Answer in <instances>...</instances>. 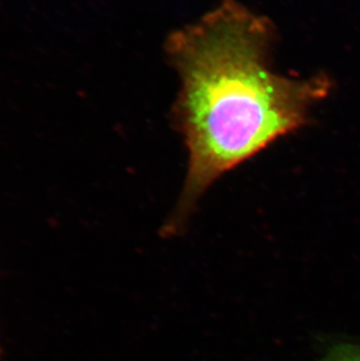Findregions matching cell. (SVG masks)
I'll return each instance as SVG.
<instances>
[{
  "instance_id": "obj_1",
  "label": "cell",
  "mask_w": 360,
  "mask_h": 361,
  "mask_svg": "<svg viewBox=\"0 0 360 361\" xmlns=\"http://www.w3.org/2000/svg\"><path fill=\"white\" fill-rule=\"evenodd\" d=\"M272 37L265 18L226 0L169 38L167 53L181 81L174 114L188 167L177 204L160 229L164 238L184 232L215 180L301 129L328 95L324 76L288 79L270 71Z\"/></svg>"
},
{
  "instance_id": "obj_2",
  "label": "cell",
  "mask_w": 360,
  "mask_h": 361,
  "mask_svg": "<svg viewBox=\"0 0 360 361\" xmlns=\"http://www.w3.org/2000/svg\"><path fill=\"white\" fill-rule=\"evenodd\" d=\"M318 361H360V346L338 345Z\"/></svg>"
}]
</instances>
